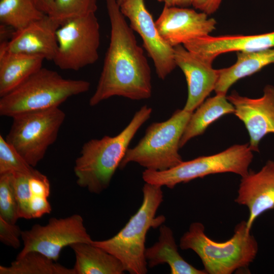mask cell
<instances>
[{
  "instance_id": "6da1fadb",
  "label": "cell",
  "mask_w": 274,
  "mask_h": 274,
  "mask_svg": "<svg viewBox=\"0 0 274 274\" xmlns=\"http://www.w3.org/2000/svg\"><path fill=\"white\" fill-rule=\"evenodd\" d=\"M111 24L109 46L96 89L89 99L95 106L117 96L140 100L152 95L151 72L143 48L116 0H106Z\"/></svg>"
},
{
  "instance_id": "7a4b0ae2",
  "label": "cell",
  "mask_w": 274,
  "mask_h": 274,
  "mask_svg": "<svg viewBox=\"0 0 274 274\" xmlns=\"http://www.w3.org/2000/svg\"><path fill=\"white\" fill-rule=\"evenodd\" d=\"M152 112L151 108L144 105L118 134L106 135L84 143L74 167L79 186L95 194H99L108 188L131 140L150 118Z\"/></svg>"
},
{
  "instance_id": "3957f363",
  "label": "cell",
  "mask_w": 274,
  "mask_h": 274,
  "mask_svg": "<svg viewBox=\"0 0 274 274\" xmlns=\"http://www.w3.org/2000/svg\"><path fill=\"white\" fill-rule=\"evenodd\" d=\"M161 187L145 183L142 204L125 225L111 238L92 242L117 258L125 271L130 274L148 272L145 255L147 233L151 228L160 227L165 220L164 216L156 215L163 201Z\"/></svg>"
},
{
  "instance_id": "277c9868",
  "label": "cell",
  "mask_w": 274,
  "mask_h": 274,
  "mask_svg": "<svg viewBox=\"0 0 274 274\" xmlns=\"http://www.w3.org/2000/svg\"><path fill=\"white\" fill-rule=\"evenodd\" d=\"M203 224L192 223L180 240L182 250H191L200 258L207 274H231L247 268L255 260L258 243L242 221L234 228L232 237L223 242L209 238Z\"/></svg>"
},
{
  "instance_id": "5b68a950",
  "label": "cell",
  "mask_w": 274,
  "mask_h": 274,
  "mask_svg": "<svg viewBox=\"0 0 274 274\" xmlns=\"http://www.w3.org/2000/svg\"><path fill=\"white\" fill-rule=\"evenodd\" d=\"M89 82L63 78L42 67L1 97L0 114L9 117L59 106L68 98L88 91Z\"/></svg>"
},
{
  "instance_id": "8992f818",
  "label": "cell",
  "mask_w": 274,
  "mask_h": 274,
  "mask_svg": "<svg viewBox=\"0 0 274 274\" xmlns=\"http://www.w3.org/2000/svg\"><path fill=\"white\" fill-rule=\"evenodd\" d=\"M192 113L178 109L167 120L151 124L139 143L128 148L119 168L134 162L145 169L162 171L181 163L180 142Z\"/></svg>"
},
{
  "instance_id": "52a82bcc",
  "label": "cell",
  "mask_w": 274,
  "mask_h": 274,
  "mask_svg": "<svg viewBox=\"0 0 274 274\" xmlns=\"http://www.w3.org/2000/svg\"><path fill=\"white\" fill-rule=\"evenodd\" d=\"M253 158L249 144L234 145L214 155L183 161L166 170L145 169L142 178L145 183L172 189L179 184L210 175L232 173L242 177L248 173Z\"/></svg>"
},
{
  "instance_id": "ba28073f",
  "label": "cell",
  "mask_w": 274,
  "mask_h": 274,
  "mask_svg": "<svg viewBox=\"0 0 274 274\" xmlns=\"http://www.w3.org/2000/svg\"><path fill=\"white\" fill-rule=\"evenodd\" d=\"M65 118L59 107L18 114L5 138L34 167L56 141Z\"/></svg>"
},
{
  "instance_id": "9c48e42d",
  "label": "cell",
  "mask_w": 274,
  "mask_h": 274,
  "mask_svg": "<svg viewBox=\"0 0 274 274\" xmlns=\"http://www.w3.org/2000/svg\"><path fill=\"white\" fill-rule=\"evenodd\" d=\"M56 36L58 48L53 61L59 68L78 71L98 60L100 35L95 13L66 20Z\"/></svg>"
},
{
  "instance_id": "30bf717a",
  "label": "cell",
  "mask_w": 274,
  "mask_h": 274,
  "mask_svg": "<svg viewBox=\"0 0 274 274\" xmlns=\"http://www.w3.org/2000/svg\"><path fill=\"white\" fill-rule=\"evenodd\" d=\"M21 239L23 248L17 258L36 251L55 261L64 247L76 243L93 241L79 214L63 218H51L45 225L35 224L30 229L22 231Z\"/></svg>"
},
{
  "instance_id": "8fae6325",
  "label": "cell",
  "mask_w": 274,
  "mask_h": 274,
  "mask_svg": "<svg viewBox=\"0 0 274 274\" xmlns=\"http://www.w3.org/2000/svg\"><path fill=\"white\" fill-rule=\"evenodd\" d=\"M120 9L129 19L131 28L141 37L158 77L164 80L177 67L174 47L161 37L144 0H127L120 6Z\"/></svg>"
},
{
  "instance_id": "7c38bea8",
  "label": "cell",
  "mask_w": 274,
  "mask_h": 274,
  "mask_svg": "<svg viewBox=\"0 0 274 274\" xmlns=\"http://www.w3.org/2000/svg\"><path fill=\"white\" fill-rule=\"evenodd\" d=\"M155 24L163 40L174 47L211 35L217 22L207 14L193 9L164 6Z\"/></svg>"
},
{
  "instance_id": "4fadbf2b",
  "label": "cell",
  "mask_w": 274,
  "mask_h": 274,
  "mask_svg": "<svg viewBox=\"0 0 274 274\" xmlns=\"http://www.w3.org/2000/svg\"><path fill=\"white\" fill-rule=\"evenodd\" d=\"M226 97L234 108V114L248 132L250 148L259 152L262 139L274 133V86L266 85L262 96L258 98L243 96L234 91Z\"/></svg>"
},
{
  "instance_id": "5bb4252c",
  "label": "cell",
  "mask_w": 274,
  "mask_h": 274,
  "mask_svg": "<svg viewBox=\"0 0 274 274\" xmlns=\"http://www.w3.org/2000/svg\"><path fill=\"white\" fill-rule=\"evenodd\" d=\"M177 66L183 72L187 83L188 97L183 108L193 113L214 90L219 70L213 67L207 61L189 51L183 45L174 47Z\"/></svg>"
},
{
  "instance_id": "9a60e30c",
  "label": "cell",
  "mask_w": 274,
  "mask_h": 274,
  "mask_svg": "<svg viewBox=\"0 0 274 274\" xmlns=\"http://www.w3.org/2000/svg\"><path fill=\"white\" fill-rule=\"evenodd\" d=\"M234 201L248 208L246 222L249 230L259 216L274 209L273 161L268 160L258 172L250 170L242 177Z\"/></svg>"
},
{
  "instance_id": "2e32d148",
  "label": "cell",
  "mask_w": 274,
  "mask_h": 274,
  "mask_svg": "<svg viewBox=\"0 0 274 274\" xmlns=\"http://www.w3.org/2000/svg\"><path fill=\"white\" fill-rule=\"evenodd\" d=\"M61 23L46 15L20 30H14L9 41H2L12 53L38 55L53 60L57 52L56 32Z\"/></svg>"
},
{
  "instance_id": "e0dca14e",
  "label": "cell",
  "mask_w": 274,
  "mask_h": 274,
  "mask_svg": "<svg viewBox=\"0 0 274 274\" xmlns=\"http://www.w3.org/2000/svg\"><path fill=\"white\" fill-rule=\"evenodd\" d=\"M185 48L213 63L219 55L229 52H252L274 48V31L254 35H209L188 41Z\"/></svg>"
},
{
  "instance_id": "ac0fdd59",
  "label": "cell",
  "mask_w": 274,
  "mask_h": 274,
  "mask_svg": "<svg viewBox=\"0 0 274 274\" xmlns=\"http://www.w3.org/2000/svg\"><path fill=\"white\" fill-rule=\"evenodd\" d=\"M41 56L8 52L0 45V97L6 94L42 67Z\"/></svg>"
},
{
  "instance_id": "d6986e66",
  "label": "cell",
  "mask_w": 274,
  "mask_h": 274,
  "mask_svg": "<svg viewBox=\"0 0 274 274\" xmlns=\"http://www.w3.org/2000/svg\"><path fill=\"white\" fill-rule=\"evenodd\" d=\"M145 255L149 268L167 264L171 274H207L204 269L196 268L181 256L173 231L164 224L159 227L158 241L146 249Z\"/></svg>"
},
{
  "instance_id": "ffe728a7",
  "label": "cell",
  "mask_w": 274,
  "mask_h": 274,
  "mask_svg": "<svg viewBox=\"0 0 274 274\" xmlns=\"http://www.w3.org/2000/svg\"><path fill=\"white\" fill-rule=\"evenodd\" d=\"M236 55V61L233 65L219 69L214 89L216 94L226 95L229 88L239 80L274 64V48L252 52H237Z\"/></svg>"
},
{
  "instance_id": "44dd1931",
  "label": "cell",
  "mask_w": 274,
  "mask_h": 274,
  "mask_svg": "<svg viewBox=\"0 0 274 274\" xmlns=\"http://www.w3.org/2000/svg\"><path fill=\"white\" fill-rule=\"evenodd\" d=\"M75 255V274H122L125 270L115 256L92 243L70 246Z\"/></svg>"
},
{
  "instance_id": "7402d4cb",
  "label": "cell",
  "mask_w": 274,
  "mask_h": 274,
  "mask_svg": "<svg viewBox=\"0 0 274 274\" xmlns=\"http://www.w3.org/2000/svg\"><path fill=\"white\" fill-rule=\"evenodd\" d=\"M234 112V108L226 95L216 94L207 98L192 113L181 137L180 148L191 139L203 134L213 122Z\"/></svg>"
},
{
  "instance_id": "603a6c76",
  "label": "cell",
  "mask_w": 274,
  "mask_h": 274,
  "mask_svg": "<svg viewBox=\"0 0 274 274\" xmlns=\"http://www.w3.org/2000/svg\"><path fill=\"white\" fill-rule=\"evenodd\" d=\"M0 274H75L73 268L65 267L43 254L30 251L11 263L0 265Z\"/></svg>"
},
{
  "instance_id": "cb8c5ba5",
  "label": "cell",
  "mask_w": 274,
  "mask_h": 274,
  "mask_svg": "<svg viewBox=\"0 0 274 274\" xmlns=\"http://www.w3.org/2000/svg\"><path fill=\"white\" fill-rule=\"evenodd\" d=\"M46 14L32 0H0L1 24L20 30Z\"/></svg>"
},
{
  "instance_id": "d4e9b609",
  "label": "cell",
  "mask_w": 274,
  "mask_h": 274,
  "mask_svg": "<svg viewBox=\"0 0 274 274\" xmlns=\"http://www.w3.org/2000/svg\"><path fill=\"white\" fill-rule=\"evenodd\" d=\"M97 9V0H54L49 16L62 24L71 18L95 13Z\"/></svg>"
},
{
  "instance_id": "484cf974",
  "label": "cell",
  "mask_w": 274,
  "mask_h": 274,
  "mask_svg": "<svg viewBox=\"0 0 274 274\" xmlns=\"http://www.w3.org/2000/svg\"><path fill=\"white\" fill-rule=\"evenodd\" d=\"M37 170L0 135V174L11 173L31 176Z\"/></svg>"
},
{
  "instance_id": "4316f807",
  "label": "cell",
  "mask_w": 274,
  "mask_h": 274,
  "mask_svg": "<svg viewBox=\"0 0 274 274\" xmlns=\"http://www.w3.org/2000/svg\"><path fill=\"white\" fill-rule=\"evenodd\" d=\"M0 217L16 224L19 218L13 173L0 174Z\"/></svg>"
},
{
  "instance_id": "83f0119b",
  "label": "cell",
  "mask_w": 274,
  "mask_h": 274,
  "mask_svg": "<svg viewBox=\"0 0 274 274\" xmlns=\"http://www.w3.org/2000/svg\"><path fill=\"white\" fill-rule=\"evenodd\" d=\"M14 176L19 217L25 219H32L30 210L31 197L29 185L30 176L18 174H14Z\"/></svg>"
},
{
  "instance_id": "f1b7e54d",
  "label": "cell",
  "mask_w": 274,
  "mask_h": 274,
  "mask_svg": "<svg viewBox=\"0 0 274 274\" xmlns=\"http://www.w3.org/2000/svg\"><path fill=\"white\" fill-rule=\"evenodd\" d=\"M21 233L19 227L0 217V241L4 244L18 249L20 246Z\"/></svg>"
},
{
  "instance_id": "f546056e",
  "label": "cell",
  "mask_w": 274,
  "mask_h": 274,
  "mask_svg": "<svg viewBox=\"0 0 274 274\" xmlns=\"http://www.w3.org/2000/svg\"><path fill=\"white\" fill-rule=\"evenodd\" d=\"M29 185L31 196L48 197L50 184L48 178L37 170L29 178Z\"/></svg>"
},
{
  "instance_id": "4dcf8cb0",
  "label": "cell",
  "mask_w": 274,
  "mask_h": 274,
  "mask_svg": "<svg viewBox=\"0 0 274 274\" xmlns=\"http://www.w3.org/2000/svg\"><path fill=\"white\" fill-rule=\"evenodd\" d=\"M30 210L32 219L40 218L46 214H49L52 208L47 197L31 196Z\"/></svg>"
},
{
  "instance_id": "1f68e13d",
  "label": "cell",
  "mask_w": 274,
  "mask_h": 274,
  "mask_svg": "<svg viewBox=\"0 0 274 274\" xmlns=\"http://www.w3.org/2000/svg\"><path fill=\"white\" fill-rule=\"evenodd\" d=\"M222 2V0H191V6L209 15L218 10Z\"/></svg>"
},
{
  "instance_id": "d6a6232c",
  "label": "cell",
  "mask_w": 274,
  "mask_h": 274,
  "mask_svg": "<svg viewBox=\"0 0 274 274\" xmlns=\"http://www.w3.org/2000/svg\"><path fill=\"white\" fill-rule=\"evenodd\" d=\"M37 8L44 14L49 15L52 10L54 0H32Z\"/></svg>"
},
{
  "instance_id": "836d02e7",
  "label": "cell",
  "mask_w": 274,
  "mask_h": 274,
  "mask_svg": "<svg viewBox=\"0 0 274 274\" xmlns=\"http://www.w3.org/2000/svg\"><path fill=\"white\" fill-rule=\"evenodd\" d=\"M168 7L188 8L191 6V0H157Z\"/></svg>"
},
{
  "instance_id": "e575fe53",
  "label": "cell",
  "mask_w": 274,
  "mask_h": 274,
  "mask_svg": "<svg viewBox=\"0 0 274 274\" xmlns=\"http://www.w3.org/2000/svg\"><path fill=\"white\" fill-rule=\"evenodd\" d=\"M116 1L117 2V3L118 4V5L120 6V5H121L122 4L125 3L127 0H116Z\"/></svg>"
}]
</instances>
